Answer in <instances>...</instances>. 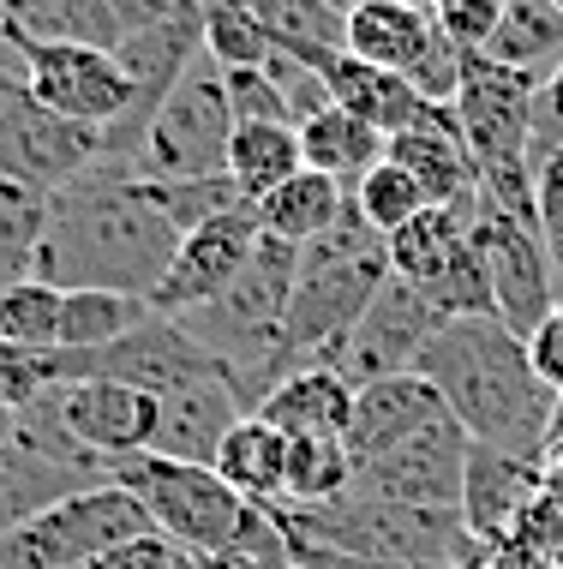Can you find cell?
Segmentation results:
<instances>
[{
    "label": "cell",
    "mask_w": 563,
    "mask_h": 569,
    "mask_svg": "<svg viewBox=\"0 0 563 569\" xmlns=\"http://www.w3.org/2000/svg\"><path fill=\"white\" fill-rule=\"evenodd\" d=\"M49 210H54V192L30 187L19 174H0V252L19 258L24 270H30L37 240L49 234Z\"/></svg>",
    "instance_id": "34"
},
{
    "label": "cell",
    "mask_w": 563,
    "mask_h": 569,
    "mask_svg": "<svg viewBox=\"0 0 563 569\" xmlns=\"http://www.w3.org/2000/svg\"><path fill=\"white\" fill-rule=\"evenodd\" d=\"M468 450L474 438L462 432V420L444 413L438 426H425L420 438L395 443L390 456L360 461L354 486L390 503H414V510H462V480H468Z\"/></svg>",
    "instance_id": "13"
},
{
    "label": "cell",
    "mask_w": 563,
    "mask_h": 569,
    "mask_svg": "<svg viewBox=\"0 0 563 569\" xmlns=\"http://www.w3.org/2000/svg\"><path fill=\"white\" fill-rule=\"evenodd\" d=\"M300 168H306V157H300V127H288V120H247V127H234V138H228V180L240 187L247 204L270 198Z\"/></svg>",
    "instance_id": "26"
},
{
    "label": "cell",
    "mask_w": 563,
    "mask_h": 569,
    "mask_svg": "<svg viewBox=\"0 0 563 569\" xmlns=\"http://www.w3.org/2000/svg\"><path fill=\"white\" fill-rule=\"evenodd\" d=\"M198 19H204V54L217 67H270L277 60V37L247 0H204Z\"/></svg>",
    "instance_id": "31"
},
{
    "label": "cell",
    "mask_w": 563,
    "mask_h": 569,
    "mask_svg": "<svg viewBox=\"0 0 563 569\" xmlns=\"http://www.w3.org/2000/svg\"><path fill=\"white\" fill-rule=\"evenodd\" d=\"M492 60H504V67H522V72H540V79H552L557 60H563V12L557 0H504V24H497Z\"/></svg>",
    "instance_id": "29"
},
{
    "label": "cell",
    "mask_w": 563,
    "mask_h": 569,
    "mask_svg": "<svg viewBox=\"0 0 563 569\" xmlns=\"http://www.w3.org/2000/svg\"><path fill=\"white\" fill-rule=\"evenodd\" d=\"M228 138H234V109L222 90V67L210 54H198L180 84L157 102L144 127V144L132 157L139 180H204L228 174Z\"/></svg>",
    "instance_id": "6"
},
{
    "label": "cell",
    "mask_w": 563,
    "mask_h": 569,
    "mask_svg": "<svg viewBox=\"0 0 563 569\" xmlns=\"http://www.w3.org/2000/svg\"><path fill=\"white\" fill-rule=\"evenodd\" d=\"M444 396H438V383L432 378H420V372H390V378H372V383H360L354 390V420H348V456H354V468L360 461H378V456H390L395 443H408V438H420L425 426H438L444 420Z\"/></svg>",
    "instance_id": "15"
},
{
    "label": "cell",
    "mask_w": 563,
    "mask_h": 569,
    "mask_svg": "<svg viewBox=\"0 0 563 569\" xmlns=\"http://www.w3.org/2000/svg\"><path fill=\"white\" fill-rule=\"evenodd\" d=\"M432 30H438L432 12H420V7H402V0H360V7H348L342 49L354 60H372V67L408 72L425 54Z\"/></svg>",
    "instance_id": "22"
},
{
    "label": "cell",
    "mask_w": 563,
    "mask_h": 569,
    "mask_svg": "<svg viewBox=\"0 0 563 569\" xmlns=\"http://www.w3.org/2000/svg\"><path fill=\"white\" fill-rule=\"evenodd\" d=\"M474 240V217L468 210H450V204H425L420 217H408L395 234H384V252H390V276L402 282H438L455 258L468 252Z\"/></svg>",
    "instance_id": "23"
},
{
    "label": "cell",
    "mask_w": 563,
    "mask_h": 569,
    "mask_svg": "<svg viewBox=\"0 0 563 569\" xmlns=\"http://www.w3.org/2000/svg\"><path fill=\"white\" fill-rule=\"evenodd\" d=\"M222 90H228V109H234V127H247V120H288L294 127L270 67H222Z\"/></svg>",
    "instance_id": "36"
},
{
    "label": "cell",
    "mask_w": 563,
    "mask_h": 569,
    "mask_svg": "<svg viewBox=\"0 0 563 569\" xmlns=\"http://www.w3.org/2000/svg\"><path fill=\"white\" fill-rule=\"evenodd\" d=\"M90 569H180V546L162 540V533H144V540L114 546L109 558H97Z\"/></svg>",
    "instance_id": "43"
},
{
    "label": "cell",
    "mask_w": 563,
    "mask_h": 569,
    "mask_svg": "<svg viewBox=\"0 0 563 569\" xmlns=\"http://www.w3.org/2000/svg\"><path fill=\"white\" fill-rule=\"evenodd\" d=\"M54 383V353L0 342V413H24Z\"/></svg>",
    "instance_id": "38"
},
{
    "label": "cell",
    "mask_w": 563,
    "mask_h": 569,
    "mask_svg": "<svg viewBox=\"0 0 563 569\" xmlns=\"http://www.w3.org/2000/svg\"><path fill=\"white\" fill-rule=\"evenodd\" d=\"M109 480L127 486L150 510L162 540H174L180 551H192V558L222 551L252 510L217 468H204V461H174V456H157V450L109 461Z\"/></svg>",
    "instance_id": "5"
},
{
    "label": "cell",
    "mask_w": 563,
    "mask_h": 569,
    "mask_svg": "<svg viewBox=\"0 0 563 569\" xmlns=\"http://www.w3.org/2000/svg\"><path fill=\"white\" fill-rule=\"evenodd\" d=\"M384 282H390L384 234L366 228L360 210L348 204L330 234L300 246L294 300H288V318H282V366L288 372L336 360V348L348 342V330L366 318V306L378 300Z\"/></svg>",
    "instance_id": "3"
},
{
    "label": "cell",
    "mask_w": 563,
    "mask_h": 569,
    "mask_svg": "<svg viewBox=\"0 0 563 569\" xmlns=\"http://www.w3.org/2000/svg\"><path fill=\"white\" fill-rule=\"evenodd\" d=\"M438 383L444 408L485 450L552 461L563 450V396L545 390L527 348L504 318H450L414 360Z\"/></svg>",
    "instance_id": "2"
},
{
    "label": "cell",
    "mask_w": 563,
    "mask_h": 569,
    "mask_svg": "<svg viewBox=\"0 0 563 569\" xmlns=\"http://www.w3.org/2000/svg\"><path fill=\"white\" fill-rule=\"evenodd\" d=\"M84 486H102V473L67 468V461L42 456L37 443H24L19 432L0 438V533L19 528L24 516L60 503L67 491H84Z\"/></svg>",
    "instance_id": "20"
},
{
    "label": "cell",
    "mask_w": 563,
    "mask_h": 569,
    "mask_svg": "<svg viewBox=\"0 0 563 569\" xmlns=\"http://www.w3.org/2000/svg\"><path fill=\"white\" fill-rule=\"evenodd\" d=\"M198 7H204V0H198Z\"/></svg>",
    "instance_id": "49"
},
{
    "label": "cell",
    "mask_w": 563,
    "mask_h": 569,
    "mask_svg": "<svg viewBox=\"0 0 563 569\" xmlns=\"http://www.w3.org/2000/svg\"><path fill=\"white\" fill-rule=\"evenodd\" d=\"M474 246L485 258V276H492L497 318H504L515 336H527L563 300L552 246H545L540 222H522V217H504V210H492V204H474Z\"/></svg>",
    "instance_id": "9"
},
{
    "label": "cell",
    "mask_w": 563,
    "mask_h": 569,
    "mask_svg": "<svg viewBox=\"0 0 563 569\" xmlns=\"http://www.w3.org/2000/svg\"><path fill=\"white\" fill-rule=\"evenodd\" d=\"M19 54H24V90L42 102V109L79 120V127L109 132L139 109V84H132V72L120 67L114 49L19 37Z\"/></svg>",
    "instance_id": "7"
},
{
    "label": "cell",
    "mask_w": 563,
    "mask_h": 569,
    "mask_svg": "<svg viewBox=\"0 0 563 569\" xmlns=\"http://www.w3.org/2000/svg\"><path fill=\"white\" fill-rule=\"evenodd\" d=\"M234 420H247V402L234 396L228 372H204V378L180 383V390L157 396V438H150V450L217 468V450L234 432Z\"/></svg>",
    "instance_id": "17"
},
{
    "label": "cell",
    "mask_w": 563,
    "mask_h": 569,
    "mask_svg": "<svg viewBox=\"0 0 563 569\" xmlns=\"http://www.w3.org/2000/svg\"><path fill=\"white\" fill-rule=\"evenodd\" d=\"M545 491V461L510 456V450H485L474 443L468 450V480H462V521L480 546L504 540L515 528V516L527 510Z\"/></svg>",
    "instance_id": "18"
},
{
    "label": "cell",
    "mask_w": 563,
    "mask_h": 569,
    "mask_svg": "<svg viewBox=\"0 0 563 569\" xmlns=\"http://www.w3.org/2000/svg\"><path fill=\"white\" fill-rule=\"evenodd\" d=\"M450 318L432 306L420 282H402V276H390L384 288H378V300L366 306V318H360L354 330H348V342L336 348V372L354 383H372V378H390V372H414L420 348L432 342L438 330H444Z\"/></svg>",
    "instance_id": "11"
},
{
    "label": "cell",
    "mask_w": 563,
    "mask_h": 569,
    "mask_svg": "<svg viewBox=\"0 0 563 569\" xmlns=\"http://www.w3.org/2000/svg\"><path fill=\"white\" fill-rule=\"evenodd\" d=\"M180 246V228L157 204V187L127 162H97L67 192H54L49 234L30 252V276L54 288H120V295H157Z\"/></svg>",
    "instance_id": "1"
},
{
    "label": "cell",
    "mask_w": 563,
    "mask_h": 569,
    "mask_svg": "<svg viewBox=\"0 0 563 569\" xmlns=\"http://www.w3.org/2000/svg\"><path fill=\"white\" fill-rule=\"evenodd\" d=\"M336 7H360V0H336Z\"/></svg>",
    "instance_id": "48"
},
{
    "label": "cell",
    "mask_w": 563,
    "mask_h": 569,
    "mask_svg": "<svg viewBox=\"0 0 563 569\" xmlns=\"http://www.w3.org/2000/svg\"><path fill=\"white\" fill-rule=\"evenodd\" d=\"M432 24L444 30L455 49L485 54V49H492V37H497V24H504V0H438Z\"/></svg>",
    "instance_id": "39"
},
{
    "label": "cell",
    "mask_w": 563,
    "mask_h": 569,
    "mask_svg": "<svg viewBox=\"0 0 563 569\" xmlns=\"http://www.w3.org/2000/svg\"><path fill=\"white\" fill-rule=\"evenodd\" d=\"M354 486V456L342 438H288L282 503H330Z\"/></svg>",
    "instance_id": "32"
},
{
    "label": "cell",
    "mask_w": 563,
    "mask_h": 569,
    "mask_svg": "<svg viewBox=\"0 0 563 569\" xmlns=\"http://www.w3.org/2000/svg\"><path fill=\"white\" fill-rule=\"evenodd\" d=\"M150 300L144 295H120V288H67V306H60V348H79V353H97L132 336L144 325Z\"/></svg>",
    "instance_id": "28"
},
{
    "label": "cell",
    "mask_w": 563,
    "mask_h": 569,
    "mask_svg": "<svg viewBox=\"0 0 563 569\" xmlns=\"http://www.w3.org/2000/svg\"><path fill=\"white\" fill-rule=\"evenodd\" d=\"M144 533H157L150 510L127 486L102 480V486L67 491L60 503L0 533V569H90L114 546L144 540Z\"/></svg>",
    "instance_id": "4"
},
{
    "label": "cell",
    "mask_w": 563,
    "mask_h": 569,
    "mask_svg": "<svg viewBox=\"0 0 563 569\" xmlns=\"http://www.w3.org/2000/svg\"><path fill=\"white\" fill-rule=\"evenodd\" d=\"M540 72L504 67L492 54H468L462 90H455V120H462L468 157L474 168H534V102H540Z\"/></svg>",
    "instance_id": "8"
},
{
    "label": "cell",
    "mask_w": 563,
    "mask_h": 569,
    "mask_svg": "<svg viewBox=\"0 0 563 569\" xmlns=\"http://www.w3.org/2000/svg\"><path fill=\"white\" fill-rule=\"evenodd\" d=\"M425 295L444 318H497V295H492V276H485V258L480 246L468 240V252L455 258V264L438 276V282H425Z\"/></svg>",
    "instance_id": "35"
},
{
    "label": "cell",
    "mask_w": 563,
    "mask_h": 569,
    "mask_svg": "<svg viewBox=\"0 0 563 569\" xmlns=\"http://www.w3.org/2000/svg\"><path fill=\"white\" fill-rule=\"evenodd\" d=\"M348 204L360 210V222H366V228H378V234H395L408 217H420V210H425V192H420V180L408 174L402 162L384 157L366 180H360V187H348Z\"/></svg>",
    "instance_id": "33"
},
{
    "label": "cell",
    "mask_w": 563,
    "mask_h": 569,
    "mask_svg": "<svg viewBox=\"0 0 563 569\" xmlns=\"http://www.w3.org/2000/svg\"><path fill=\"white\" fill-rule=\"evenodd\" d=\"M534 204H540V234L552 246L557 288H563V150H552V157L534 168Z\"/></svg>",
    "instance_id": "41"
},
{
    "label": "cell",
    "mask_w": 563,
    "mask_h": 569,
    "mask_svg": "<svg viewBox=\"0 0 563 569\" xmlns=\"http://www.w3.org/2000/svg\"><path fill=\"white\" fill-rule=\"evenodd\" d=\"M258 228L264 234H277L288 246H312L318 234H330V228L342 222L348 210V187L330 174H318V168H300L294 180H282L270 198H258Z\"/></svg>",
    "instance_id": "25"
},
{
    "label": "cell",
    "mask_w": 563,
    "mask_h": 569,
    "mask_svg": "<svg viewBox=\"0 0 563 569\" xmlns=\"http://www.w3.org/2000/svg\"><path fill=\"white\" fill-rule=\"evenodd\" d=\"M37 402L60 420V432L79 443V450H90L97 461L139 456V450H150V438H157V396L132 390V383H114V378L49 383Z\"/></svg>",
    "instance_id": "14"
},
{
    "label": "cell",
    "mask_w": 563,
    "mask_h": 569,
    "mask_svg": "<svg viewBox=\"0 0 563 569\" xmlns=\"http://www.w3.org/2000/svg\"><path fill=\"white\" fill-rule=\"evenodd\" d=\"M12 276H30V270L19 264V258H7V252H0V288H7V282H12Z\"/></svg>",
    "instance_id": "45"
},
{
    "label": "cell",
    "mask_w": 563,
    "mask_h": 569,
    "mask_svg": "<svg viewBox=\"0 0 563 569\" xmlns=\"http://www.w3.org/2000/svg\"><path fill=\"white\" fill-rule=\"evenodd\" d=\"M60 306H67V288L42 282V276H12L0 288V342L54 353L60 348Z\"/></svg>",
    "instance_id": "30"
},
{
    "label": "cell",
    "mask_w": 563,
    "mask_h": 569,
    "mask_svg": "<svg viewBox=\"0 0 563 569\" xmlns=\"http://www.w3.org/2000/svg\"><path fill=\"white\" fill-rule=\"evenodd\" d=\"M258 234H264V228H258L252 204H234V210H222V217L187 228L174 246V258H169V270H162V282H157V295H150V312L187 318L198 306H210L240 270H247V258L258 252Z\"/></svg>",
    "instance_id": "12"
},
{
    "label": "cell",
    "mask_w": 563,
    "mask_h": 569,
    "mask_svg": "<svg viewBox=\"0 0 563 569\" xmlns=\"http://www.w3.org/2000/svg\"><path fill=\"white\" fill-rule=\"evenodd\" d=\"M384 150H390V138L378 127H366L360 114L336 109V102H330L324 114L300 120V157H306V168L342 180V187H360V180L384 162Z\"/></svg>",
    "instance_id": "24"
},
{
    "label": "cell",
    "mask_w": 563,
    "mask_h": 569,
    "mask_svg": "<svg viewBox=\"0 0 563 569\" xmlns=\"http://www.w3.org/2000/svg\"><path fill=\"white\" fill-rule=\"evenodd\" d=\"M522 348H527V366L540 372L545 390H557V396H563V300L540 318L534 330L522 336Z\"/></svg>",
    "instance_id": "42"
},
{
    "label": "cell",
    "mask_w": 563,
    "mask_h": 569,
    "mask_svg": "<svg viewBox=\"0 0 563 569\" xmlns=\"http://www.w3.org/2000/svg\"><path fill=\"white\" fill-rule=\"evenodd\" d=\"M180 569H204V558H192V551H180Z\"/></svg>",
    "instance_id": "46"
},
{
    "label": "cell",
    "mask_w": 563,
    "mask_h": 569,
    "mask_svg": "<svg viewBox=\"0 0 563 569\" xmlns=\"http://www.w3.org/2000/svg\"><path fill=\"white\" fill-rule=\"evenodd\" d=\"M390 162H402L408 174L420 180L425 204H450V210H468L474 217V187H480V168L468 157V138H462V120L455 109H432L425 102V114L414 127L390 132Z\"/></svg>",
    "instance_id": "16"
},
{
    "label": "cell",
    "mask_w": 563,
    "mask_h": 569,
    "mask_svg": "<svg viewBox=\"0 0 563 569\" xmlns=\"http://www.w3.org/2000/svg\"><path fill=\"white\" fill-rule=\"evenodd\" d=\"M217 473L240 491L247 503H282V480H288V438L270 420H234V432L217 450Z\"/></svg>",
    "instance_id": "27"
},
{
    "label": "cell",
    "mask_w": 563,
    "mask_h": 569,
    "mask_svg": "<svg viewBox=\"0 0 563 569\" xmlns=\"http://www.w3.org/2000/svg\"><path fill=\"white\" fill-rule=\"evenodd\" d=\"M402 7H420V12H432V7H438V0H402Z\"/></svg>",
    "instance_id": "47"
},
{
    "label": "cell",
    "mask_w": 563,
    "mask_h": 569,
    "mask_svg": "<svg viewBox=\"0 0 563 569\" xmlns=\"http://www.w3.org/2000/svg\"><path fill=\"white\" fill-rule=\"evenodd\" d=\"M324 84H330V102L348 114H360L366 127L378 132H402V127H414V120L425 114V102H420V90L402 79V72H390V67H372V60H354V54H336L324 67Z\"/></svg>",
    "instance_id": "21"
},
{
    "label": "cell",
    "mask_w": 563,
    "mask_h": 569,
    "mask_svg": "<svg viewBox=\"0 0 563 569\" xmlns=\"http://www.w3.org/2000/svg\"><path fill=\"white\" fill-rule=\"evenodd\" d=\"M258 420H270L282 438H342L354 420V383L336 366H300L258 402Z\"/></svg>",
    "instance_id": "19"
},
{
    "label": "cell",
    "mask_w": 563,
    "mask_h": 569,
    "mask_svg": "<svg viewBox=\"0 0 563 569\" xmlns=\"http://www.w3.org/2000/svg\"><path fill=\"white\" fill-rule=\"evenodd\" d=\"M270 72H277V84H282V97H288V114H294V127L330 109V84H324V72H318V67H306V60H294V54L277 49Z\"/></svg>",
    "instance_id": "40"
},
{
    "label": "cell",
    "mask_w": 563,
    "mask_h": 569,
    "mask_svg": "<svg viewBox=\"0 0 563 569\" xmlns=\"http://www.w3.org/2000/svg\"><path fill=\"white\" fill-rule=\"evenodd\" d=\"M462 67H468V49H455L444 30H432V42H425V54L414 67L402 72L408 84L420 90V102H432V109H450L455 90H462Z\"/></svg>",
    "instance_id": "37"
},
{
    "label": "cell",
    "mask_w": 563,
    "mask_h": 569,
    "mask_svg": "<svg viewBox=\"0 0 563 569\" xmlns=\"http://www.w3.org/2000/svg\"><path fill=\"white\" fill-rule=\"evenodd\" d=\"M102 162V132L42 109L30 90L0 97V174H19L42 192H67Z\"/></svg>",
    "instance_id": "10"
},
{
    "label": "cell",
    "mask_w": 563,
    "mask_h": 569,
    "mask_svg": "<svg viewBox=\"0 0 563 569\" xmlns=\"http://www.w3.org/2000/svg\"><path fill=\"white\" fill-rule=\"evenodd\" d=\"M468 569H557V563L540 558V551H527V546H515V540H492V546L474 551Z\"/></svg>",
    "instance_id": "44"
}]
</instances>
